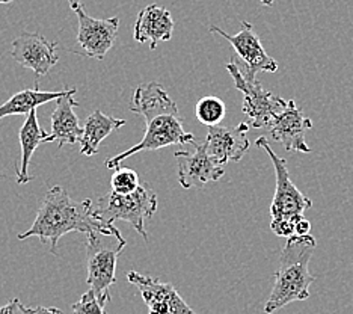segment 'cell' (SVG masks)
<instances>
[{
    "label": "cell",
    "mask_w": 353,
    "mask_h": 314,
    "mask_svg": "<svg viewBox=\"0 0 353 314\" xmlns=\"http://www.w3.org/2000/svg\"><path fill=\"white\" fill-rule=\"evenodd\" d=\"M73 231L123 237L115 224L101 222L94 216L92 199L74 201L61 186H53L47 190L32 227L17 237L20 240L38 237L43 244L49 242L50 253L56 254L61 237Z\"/></svg>",
    "instance_id": "obj_1"
},
{
    "label": "cell",
    "mask_w": 353,
    "mask_h": 314,
    "mask_svg": "<svg viewBox=\"0 0 353 314\" xmlns=\"http://www.w3.org/2000/svg\"><path fill=\"white\" fill-rule=\"evenodd\" d=\"M316 248L317 242L311 235L288 237L279 257L275 284L264 305V313L272 314L292 302L308 300L310 286L316 281L310 272V262Z\"/></svg>",
    "instance_id": "obj_2"
},
{
    "label": "cell",
    "mask_w": 353,
    "mask_h": 314,
    "mask_svg": "<svg viewBox=\"0 0 353 314\" xmlns=\"http://www.w3.org/2000/svg\"><path fill=\"white\" fill-rule=\"evenodd\" d=\"M156 210L157 193L150 183L143 181L139 189L130 195H118L115 192H110L99 198L97 204L94 206V216L106 224H114L118 219L125 221L147 240L148 235L143 227V221L154 216Z\"/></svg>",
    "instance_id": "obj_3"
},
{
    "label": "cell",
    "mask_w": 353,
    "mask_h": 314,
    "mask_svg": "<svg viewBox=\"0 0 353 314\" xmlns=\"http://www.w3.org/2000/svg\"><path fill=\"white\" fill-rule=\"evenodd\" d=\"M124 237L106 236L100 233L86 235V283L95 293L108 296L117 281V262L125 246Z\"/></svg>",
    "instance_id": "obj_4"
},
{
    "label": "cell",
    "mask_w": 353,
    "mask_h": 314,
    "mask_svg": "<svg viewBox=\"0 0 353 314\" xmlns=\"http://www.w3.org/2000/svg\"><path fill=\"white\" fill-rule=\"evenodd\" d=\"M255 145L268 153V156L270 157L275 168L276 189L270 204L272 221L292 222L296 227V224L303 219L305 210L312 207V201L294 186V183L290 179V173H288L285 159L275 155V151L270 148V145L264 136L256 139Z\"/></svg>",
    "instance_id": "obj_5"
},
{
    "label": "cell",
    "mask_w": 353,
    "mask_h": 314,
    "mask_svg": "<svg viewBox=\"0 0 353 314\" xmlns=\"http://www.w3.org/2000/svg\"><path fill=\"white\" fill-rule=\"evenodd\" d=\"M145 135L143 139L133 145L115 157H110L104 162L109 169H117L121 166L125 159L132 157L141 151H156L160 148L170 147V145H186L195 142V136L188 133L183 127V118L179 112H168L145 118Z\"/></svg>",
    "instance_id": "obj_6"
},
{
    "label": "cell",
    "mask_w": 353,
    "mask_h": 314,
    "mask_svg": "<svg viewBox=\"0 0 353 314\" xmlns=\"http://www.w3.org/2000/svg\"><path fill=\"white\" fill-rule=\"evenodd\" d=\"M227 70L232 80H234L237 90L243 94L242 109L243 114L250 118L248 124L254 128H269L272 121L287 108L288 100L281 99V97H276L264 90L261 82H259L256 79H248L242 70H240L234 58L227 63Z\"/></svg>",
    "instance_id": "obj_7"
},
{
    "label": "cell",
    "mask_w": 353,
    "mask_h": 314,
    "mask_svg": "<svg viewBox=\"0 0 353 314\" xmlns=\"http://www.w3.org/2000/svg\"><path fill=\"white\" fill-rule=\"evenodd\" d=\"M242 26H240V32L236 35H230L225 30H222L221 28L210 26L212 34H218L223 37L234 48L236 55L239 56V59L243 62V66L239 67L242 70L243 75L255 80L256 79V72L266 71V72H275L278 70V62L269 56L264 50V47L260 41V37L254 32V26L250 23L243 20ZM236 59V58H234Z\"/></svg>",
    "instance_id": "obj_8"
},
{
    "label": "cell",
    "mask_w": 353,
    "mask_h": 314,
    "mask_svg": "<svg viewBox=\"0 0 353 314\" xmlns=\"http://www.w3.org/2000/svg\"><path fill=\"white\" fill-rule=\"evenodd\" d=\"M79 20L77 43L82 48V55L88 58L103 61L110 48L115 46L119 28V19H94L88 15L83 5L73 8Z\"/></svg>",
    "instance_id": "obj_9"
},
{
    "label": "cell",
    "mask_w": 353,
    "mask_h": 314,
    "mask_svg": "<svg viewBox=\"0 0 353 314\" xmlns=\"http://www.w3.org/2000/svg\"><path fill=\"white\" fill-rule=\"evenodd\" d=\"M127 279L128 283L138 287L143 302L148 307V314H198L189 307L170 283L142 275L136 271L128 272Z\"/></svg>",
    "instance_id": "obj_10"
},
{
    "label": "cell",
    "mask_w": 353,
    "mask_h": 314,
    "mask_svg": "<svg viewBox=\"0 0 353 314\" xmlns=\"http://www.w3.org/2000/svg\"><path fill=\"white\" fill-rule=\"evenodd\" d=\"M11 56L20 66L32 70L37 77H43L59 61L58 43L32 32H23L14 39Z\"/></svg>",
    "instance_id": "obj_11"
},
{
    "label": "cell",
    "mask_w": 353,
    "mask_h": 314,
    "mask_svg": "<svg viewBox=\"0 0 353 314\" xmlns=\"http://www.w3.org/2000/svg\"><path fill=\"white\" fill-rule=\"evenodd\" d=\"M250 127L248 123H240L236 127H208L207 138L203 142L204 150L216 164L222 166L227 162H239L251 147L248 139Z\"/></svg>",
    "instance_id": "obj_12"
},
{
    "label": "cell",
    "mask_w": 353,
    "mask_h": 314,
    "mask_svg": "<svg viewBox=\"0 0 353 314\" xmlns=\"http://www.w3.org/2000/svg\"><path fill=\"white\" fill-rule=\"evenodd\" d=\"M174 157L179 168L181 188H203L207 183L221 180L225 169L207 155L203 144H195L194 151H175Z\"/></svg>",
    "instance_id": "obj_13"
},
{
    "label": "cell",
    "mask_w": 353,
    "mask_h": 314,
    "mask_svg": "<svg viewBox=\"0 0 353 314\" xmlns=\"http://www.w3.org/2000/svg\"><path fill=\"white\" fill-rule=\"evenodd\" d=\"M311 127L312 121L305 118L294 100H288L287 108L272 121L269 132L274 141L283 144L287 151L310 153L311 148L305 141V132Z\"/></svg>",
    "instance_id": "obj_14"
},
{
    "label": "cell",
    "mask_w": 353,
    "mask_h": 314,
    "mask_svg": "<svg viewBox=\"0 0 353 314\" xmlns=\"http://www.w3.org/2000/svg\"><path fill=\"white\" fill-rule=\"evenodd\" d=\"M76 90L71 88L68 94L56 100V109L52 114V130L46 136V144H58L62 148L63 145H74L80 142L83 135V127L80 126L74 109L79 103L74 100Z\"/></svg>",
    "instance_id": "obj_15"
},
{
    "label": "cell",
    "mask_w": 353,
    "mask_h": 314,
    "mask_svg": "<svg viewBox=\"0 0 353 314\" xmlns=\"http://www.w3.org/2000/svg\"><path fill=\"white\" fill-rule=\"evenodd\" d=\"M174 32L171 12L159 5H148L139 12L136 20L133 37L138 43H147L154 50L159 43L170 41Z\"/></svg>",
    "instance_id": "obj_16"
},
{
    "label": "cell",
    "mask_w": 353,
    "mask_h": 314,
    "mask_svg": "<svg viewBox=\"0 0 353 314\" xmlns=\"http://www.w3.org/2000/svg\"><path fill=\"white\" fill-rule=\"evenodd\" d=\"M130 110L145 119L152 115L179 112V106L157 82H150L136 88L130 101Z\"/></svg>",
    "instance_id": "obj_17"
},
{
    "label": "cell",
    "mask_w": 353,
    "mask_h": 314,
    "mask_svg": "<svg viewBox=\"0 0 353 314\" xmlns=\"http://www.w3.org/2000/svg\"><path fill=\"white\" fill-rule=\"evenodd\" d=\"M125 126V119H118L115 117L104 115L100 109H95L92 114L85 119L83 135L80 139V153L83 156L91 157L99 153L100 144L108 138L110 133Z\"/></svg>",
    "instance_id": "obj_18"
},
{
    "label": "cell",
    "mask_w": 353,
    "mask_h": 314,
    "mask_svg": "<svg viewBox=\"0 0 353 314\" xmlns=\"http://www.w3.org/2000/svg\"><path fill=\"white\" fill-rule=\"evenodd\" d=\"M20 147H21V166L17 168V183L26 184L32 180L29 174V164L30 159L34 156L35 150L43 144L47 133L43 130L41 126L38 123L37 109H34L28 115L25 124L20 128Z\"/></svg>",
    "instance_id": "obj_19"
},
{
    "label": "cell",
    "mask_w": 353,
    "mask_h": 314,
    "mask_svg": "<svg viewBox=\"0 0 353 314\" xmlns=\"http://www.w3.org/2000/svg\"><path fill=\"white\" fill-rule=\"evenodd\" d=\"M70 90L65 91H39L38 82L34 90H25L14 94L10 100H6L0 106V119L12 115H29L32 110L41 106L44 103L53 100H59L61 97L68 94Z\"/></svg>",
    "instance_id": "obj_20"
},
{
    "label": "cell",
    "mask_w": 353,
    "mask_h": 314,
    "mask_svg": "<svg viewBox=\"0 0 353 314\" xmlns=\"http://www.w3.org/2000/svg\"><path fill=\"white\" fill-rule=\"evenodd\" d=\"M195 114H196V118L199 119V123H203L204 126H208V127H214V126H219L221 121L225 118L227 106L219 97L207 95V97H203V99L196 103Z\"/></svg>",
    "instance_id": "obj_21"
},
{
    "label": "cell",
    "mask_w": 353,
    "mask_h": 314,
    "mask_svg": "<svg viewBox=\"0 0 353 314\" xmlns=\"http://www.w3.org/2000/svg\"><path fill=\"white\" fill-rule=\"evenodd\" d=\"M141 183L142 181L139 180L138 173L127 166H118L110 177L112 192L118 193V195H130V193H134L139 189Z\"/></svg>",
    "instance_id": "obj_22"
},
{
    "label": "cell",
    "mask_w": 353,
    "mask_h": 314,
    "mask_svg": "<svg viewBox=\"0 0 353 314\" xmlns=\"http://www.w3.org/2000/svg\"><path fill=\"white\" fill-rule=\"evenodd\" d=\"M110 301V295L100 296L92 288L80 296V300L71 305L74 314H106V304Z\"/></svg>",
    "instance_id": "obj_23"
},
{
    "label": "cell",
    "mask_w": 353,
    "mask_h": 314,
    "mask_svg": "<svg viewBox=\"0 0 353 314\" xmlns=\"http://www.w3.org/2000/svg\"><path fill=\"white\" fill-rule=\"evenodd\" d=\"M0 314H35V308L26 307L23 302H20V300L14 297V300L8 301L3 307H0Z\"/></svg>",
    "instance_id": "obj_24"
},
{
    "label": "cell",
    "mask_w": 353,
    "mask_h": 314,
    "mask_svg": "<svg viewBox=\"0 0 353 314\" xmlns=\"http://www.w3.org/2000/svg\"><path fill=\"white\" fill-rule=\"evenodd\" d=\"M310 230H311V224H310V221L305 219V217L296 224V227H294L296 236H308Z\"/></svg>",
    "instance_id": "obj_25"
},
{
    "label": "cell",
    "mask_w": 353,
    "mask_h": 314,
    "mask_svg": "<svg viewBox=\"0 0 353 314\" xmlns=\"http://www.w3.org/2000/svg\"><path fill=\"white\" fill-rule=\"evenodd\" d=\"M35 314H63V313L56 307H38L35 308Z\"/></svg>",
    "instance_id": "obj_26"
},
{
    "label": "cell",
    "mask_w": 353,
    "mask_h": 314,
    "mask_svg": "<svg viewBox=\"0 0 353 314\" xmlns=\"http://www.w3.org/2000/svg\"><path fill=\"white\" fill-rule=\"evenodd\" d=\"M68 2H70L71 10H73V8H76V6H79V5H82V0H68Z\"/></svg>",
    "instance_id": "obj_27"
},
{
    "label": "cell",
    "mask_w": 353,
    "mask_h": 314,
    "mask_svg": "<svg viewBox=\"0 0 353 314\" xmlns=\"http://www.w3.org/2000/svg\"><path fill=\"white\" fill-rule=\"evenodd\" d=\"M260 2H261L264 6H272V5H274V0H260Z\"/></svg>",
    "instance_id": "obj_28"
},
{
    "label": "cell",
    "mask_w": 353,
    "mask_h": 314,
    "mask_svg": "<svg viewBox=\"0 0 353 314\" xmlns=\"http://www.w3.org/2000/svg\"><path fill=\"white\" fill-rule=\"evenodd\" d=\"M14 0H0V3H11Z\"/></svg>",
    "instance_id": "obj_29"
}]
</instances>
